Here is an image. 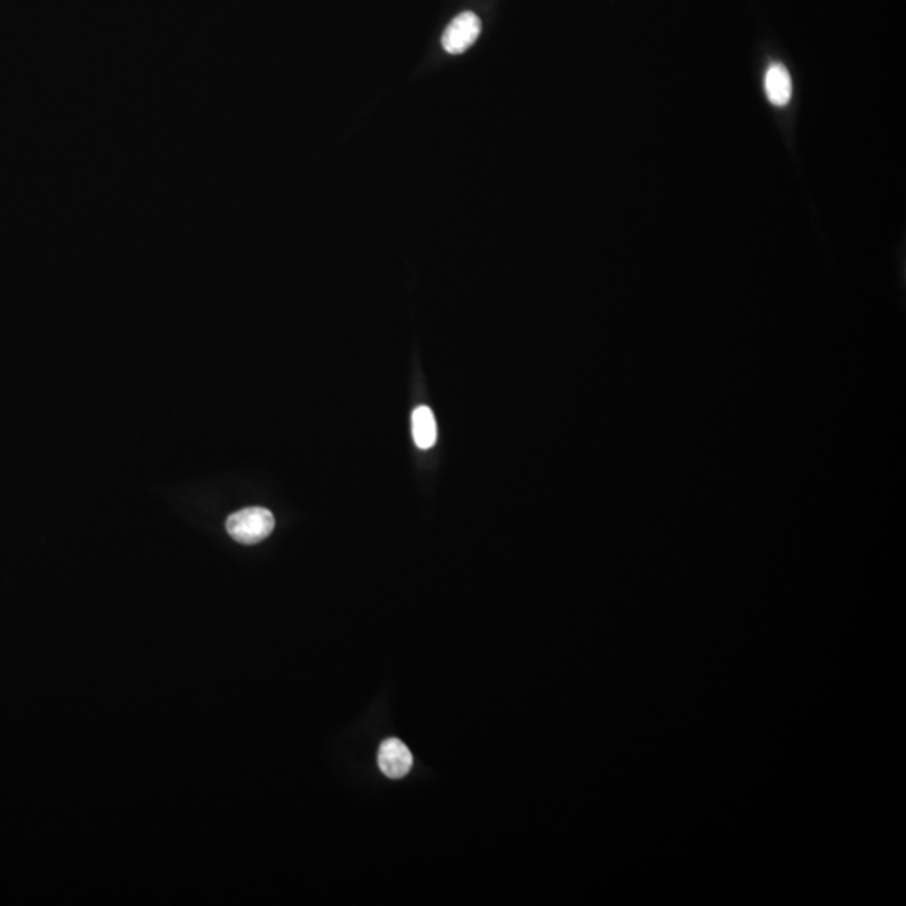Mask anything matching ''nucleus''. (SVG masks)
<instances>
[{"instance_id":"5","label":"nucleus","mask_w":906,"mask_h":906,"mask_svg":"<svg viewBox=\"0 0 906 906\" xmlns=\"http://www.w3.org/2000/svg\"><path fill=\"white\" fill-rule=\"evenodd\" d=\"M412 433L417 447L422 450H428L437 443V422L430 408H415L412 413Z\"/></svg>"},{"instance_id":"3","label":"nucleus","mask_w":906,"mask_h":906,"mask_svg":"<svg viewBox=\"0 0 906 906\" xmlns=\"http://www.w3.org/2000/svg\"><path fill=\"white\" fill-rule=\"evenodd\" d=\"M378 764L386 777L401 779L412 771L413 755L400 739H386L378 752Z\"/></svg>"},{"instance_id":"1","label":"nucleus","mask_w":906,"mask_h":906,"mask_svg":"<svg viewBox=\"0 0 906 906\" xmlns=\"http://www.w3.org/2000/svg\"><path fill=\"white\" fill-rule=\"evenodd\" d=\"M276 521L264 507H247L227 519V532L242 544H257L274 531Z\"/></svg>"},{"instance_id":"4","label":"nucleus","mask_w":906,"mask_h":906,"mask_svg":"<svg viewBox=\"0 0 906 906\" xmlns=\"http://www.w3.org/2000/svg\"><path fill=\"white\" fill-rule=\"evenodd\" d=\"M764 91L774 106H786L792 98V79L786 66L772 63L764 74Z\"/></svg>"},{"instance_id":"2","label":"nucleus","mask_w":906,"mask_h":906,"mask_svg":"<svg viewBox=\"0 0 906 906\" xmlns=\"http://www.w3.org/2000/svg\"><path fill=\"white\" fill-rule=\"evenodd\" d=\"M482 24L474 12H462L443 32L442 46L448 54H462L479 39Z\"/></svg>"}]
</instances>
